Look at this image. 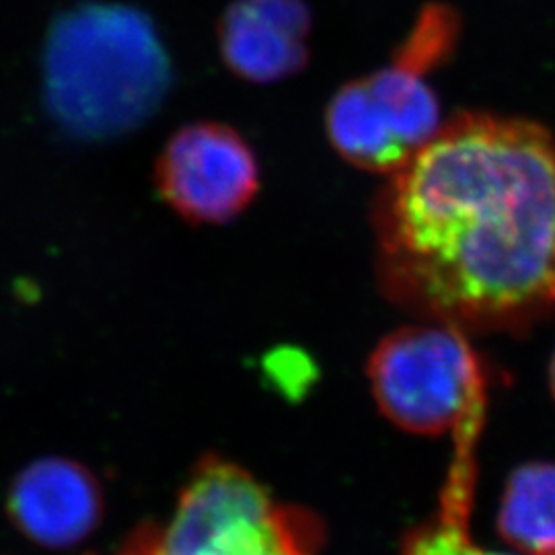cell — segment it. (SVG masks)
<instances>
[{"instance_id": "obj_5", "label": "cell", "mask_w": 555, "mask_h": 555, "mask_svg": "<svg viewBox=\"0 0 555 555\" xmlns=\"http://www.w3.org/2000/svg\"><path fill=\"white\" fill-rule=\"evenodd\" d=\"M442 126L428 75L393 60L362 79L346 82L327 105L332 146L358 169L393 173Z\"/></svg>"}, {"instance_id": "obj_9", "label": "cell", "mask_w": 555, "mask_h": 555, "mask_svg": "<svg viewBox=\"0 0 555 555\" xmlns=\"http://www.w3.org/2000/svg\"><path fill=\"white\" fill-rule=\"evenodd\" d=\"M483 416L469 417L455 433V461L437 518L408 537L401 555H520L500 554L477 545L469 535V508L476 483L477 437Z\"/></svg>"}, {"instance_id": "obj_11", "label": "cell", "mask_w": 555, "mask_h": 555, "mask_svg": "<svg viewBox=\"0 0 555 555\" xmlns=\"http://www.w3.org/2000/svg\"><path fill=\"white\" fill-rule=\"evenodd\" d=\"M461 21L451 7L430 4L417 17L414 29L397 48V62L430 75L455 50Z\"/></svg>"}, {"instance_id": "obj_10", "label": "cell", "mask_w": 555, "mask_h": 555, "mask_svg": "<svg viewBox=\"0 0 555 555\" xmlns=\"http://www.w3.org/2000/svg\"><path fill=\"white\" fill-rule=\"evenodd\" d=\"M496 527L520 555H555V463L516 467L500 498Z\"/></svg>"}, {"instance_id": "obj_3", "label": "cell", "mask_w": 555, "mask_h": 555, "mask_svg": "<svg viewBox=\"0 0 555 555\" xmlns=\"http://www.w3.org/2000/svg\"><path fill=\"white\" fill-rule=\"evenodd\" d=\"M325 531L309 511L278 502L237 463L206 455L165 522H142L116 555H321Z\"/></svg>"}, {"instance_id": "obj_12", "label": "cell", "mask_w": 555, "mask_h": 555, "mask_svg": "<svg viewBox=\"0 0 555 555\" xmlns=\"http://www.w3.org/2000/svg\"><path fill=\"white\" fill-rule=\"evenodd\" d=\"M550 389H552V396L555 399V352L552 362H550Z\"/></svg>"}, {"instance_id": "obj_1", "label": "cell", "mask_w": 555, "mask_h": 555, "mask_svg": "<svg viewBox=\"0 0 555 555\" xmlns=\"http://www.w3.org/2000/svg\"><path fill=\"white\" fill-rule=\"evenodd\" d=\"M378 284L461 332H525L555 313V139L535 121L461 114L380 188Z\"/></svg>"}, {"instance_id": "obj_6", "label": "cell", "mask_w": 555, "mask_h": 555, "mask_svg": "<svg viewBox=\"0 0 555 555\" xmlns=\"http://www.w3.org/2000/svg\"><path fill=\"white\" fill-rule=\"evenodd\" d=\"M163 199L190 222L237 219L259 192L258 159L231 126L204 121L178 130L157 163Z\"/></svg>"}, {"instance_id": "obj_2", "label": "cell", "mask_w": 555, "mask_h": 555, "mask_svg": "<svg viewBox=\"0 0 555 555\" xmlns=\"http://www.w3.org/2000/svg\"><path fill=\"white\" fill-rule=\"evenodd\" d=\"M43 80L48 105L66 130L82 139H109L159 107L171 68L144 13L89 4L54 23Z\"/></svg>"}, {"instance_id": "obj_8", "label": "cell", "mask_w": 555, "mask_h": 555, "mask_svg": "<svg viewBox=\"0 0 555 555\" xmlns=\"http://www.w3.org/2000/svg\"><path fill=\"white\" fill-rule=\"evenodd\" d=\"M311 27L305 0H235L220 20V54L249 82L291 79L309 62Z\"/></svg>"}, {"instance_id": "obj_7", "label": "cell", "mask_w": 555, "mask_h": 555, "mask_svg": "<svg viewBox=\"0 0 555 555\" xmlns=\"http://www.w3.org/2000/svg\"><path fill=\"white\" fill-rule=\"evenodd\" d=\"M7 511L21 535L50 550L75 547L100 527L103 494L87 467L64 456H43L11 483Z\"/></svg>"}, {"instance_id": "obj_4", "label": "cell", "mask_w": 555, "mask_h": 555, "mask_svg": "<svg viewBox=\"0 0 555 555\" xmlns=\"http://www.w3.org/2000/svg\"><path fill=\"white\" fill-rule=\"evenodd\" d=\"M366 375L380 414L403 433L440 437L486 410V377L465 332L420 323L383 337Z\"/></svg>"}]
</instances>
